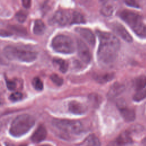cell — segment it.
<instances>
[{"label":"cell","instance_id":"22","mask_svg":"<svg viewBox=\"0 0 146 146\" xmlns=\"http://www.w3.org/2000/svg\"><path fill=\"white\" fill-rule=\"evenodd\" d=\"M95 78L99 83H105L111 80L113 78V75L112 74H107L99 76L98 75Z\"/></svg>","mask_w":146,"mask_h":146},{"label":"cell","instance_id":"15","mask_svg":"<svg viewBox=\"0 0 146 146\" xmlns=\"http://www.w3.org/2000/svg\"><path fill=\"white\" fill-rule=\"evenodd\" d=\"M124 86L123 85L116 83L111 86L109 90L108 96L111 98H113L120 94L124 91Z\"/></svg>","mask_w":146,"mask_h":146},{"label":"cell","instance_id":"9","mask_svg":"<svg viewBox=\"0 0 146 146\" xmlns=\"http://www.w3.org/2000/svg\"><path fill=\"white\" fill-rule=\"evenodd\" d=\"M132 141L129 135L127 132L120 134L115 140L111 141L107 146H125Z\"/></svg>","mask_w":146,"mask_h":146},{"label":"cell","instance_id":"19","mask_svg":"<svg viewBox=\"0 0 146 146\" xmlns=\"http://www.w3.org/2000/svg\"><path fill=\"white\" fill-rule=\"evenodd\" d=\"M54 63L58 66L59 70L63 73H65L68 69L67 63L62 59H54Z\"/></svg>","mask_w":146,"mask_h":146},{"label":"cell","instance_id":"32","mask_svg":"<svg viewBox=\"0 0 146 146\" xmlns=\"http://www.w3.org/2000/svg\"><path fill=\"white\" fill-rule=\"evenodd\" d=\"M12 35L11 33H10L9 32L3 31V30H0V35L2 36H9Z\"/></svg>","mask_w":146,"mask_h":146},{"label":"cell","instance_id":"14","mask_svg":"<svg viewBox=\"0 0 146 146\" xmlns=\"http://www.w3.org/2000/svg\"><path fill=\"white\" fill-rule=\"evenodd\" d=\"M119 110L123 119L127 121H132L135 119V111L125 106L120 104L119 106Z\"/></svg>","mask_w":146,"mask_h":146},{"label":"cell","instance_id":"35","mask_svg":"<svg viewBox=\"0 0 146 146\" xmlns=\"http://www.w3.org/2000/svg\"><path fill=\"white\" fill-rule=\"evenodd\" d=\"M1 123H0V129H1Z\"/></svg>","mask_w":146,"mask_h":146},{"label":"cell","instance_id":"8","mask_svg":"<svg viewBox=\"0 0 146 146\" xmlns=\"http://www.w3.org/2000/svg\"><path fill=\"white\" fill-rule=\"evenodd\" d=\"M77 48L78 55L80 59L86 63H89L91 60V55L86 44L82 40H78Z\"/></svg>","mask_w":146,"mask_h":146},{"label":"cell","instance_id":"12","mask_svg":"<svg viewBox=\"0 0 146 146\" xmlns=\"http://www.w3.org/2000/svg\"><path fill=\"white\" fill-rule=\"evenodd\" d=\"M113 29L115 33L124 40L128 42H131L132 41V36L121 25L118 23H115L113 26Z\"/></svg>","mask_w":146,"mask_h":146},{"label":"cell","instance_id":"36","mask_svg":"<svg viewBox=\"0 0 146 146\" xmlns=\"http://www.w3.org/2000/svg\"><path fill=\"white\" fill-rule=\"evenodd\" d=\"M0 146H1V145H0Z\"/></svg>","mask_w":146,"mask_h":146},{"label":"cell","instance_id":"21","mask_svg":"<svg viewBox=\"0 0 146 146\" xmlns=\"http://www.w3.org/2000/svg\"><path fill=\"white\" fill-rule=\"evenodd\" d=\"M32 84L34 88L37 91H42L43 88V82L38 77H35L33 79Z\"/></svg>","mask_w":146,"mask_h":146},{"label":"cell","instance_id":"5","mask_svg":"<svg viewBox=\"0 0 146 146\" xmlns=\"http://www.w3.org/2000/svg\"><path fill=\"white\" fill-rule=\"evenodd\" d=\"M52 124L56 129L68 134L78 135L83 130V126L79 121L67 119H54Z\"/></svg>","mask_w":146,"mask_h":146},{"label":"cell","instance_id":"2","mask_svg":"<svg viewBox=\"0 0 146 146\" xmlns=\"http://www.w3.org/2000/svg\"><path fill=\"white\" fill-rule=\"evenodd\" d=\"M34 118L29 114H22L17 116L12 121L9 132L14 137H20L27 132L34 125Z\"/></svg>","mask_w":146,"mask_h":146},{"label":"cell","instance_id":"33","mask_svg":"<svg viewBox=\"0 0 146 146\" xmlns=\"http://www.w3.org/2000/svg\"><path fill=\"white\" fill-rule=\"evenodd\" d=\"M41 146H51V145H49V144H44V145H42Z\"/></svg>","mask_w":146,"mask_h":146},{"label":"cell","instance_id":"17","mask_svg":"<svg viewBox=\"0 0 146 146\" xmlns=\"http://www.w3.org/2000/svg\"><path fill=\"white\" fill-rule=\"evenodd\" d=\"M133 84L135 89L138 91L143 90L146 86V76L142 75L137 77L135 79Z\"/></svg>","mask_w":146,"mask_h":146},{"label":"cell","instance_id":"29","mask_svg":"<svg viewBox=\"0 0 146 146\" xmlns=\"http://www.w3.org/2000/svg\"><path fill=\"white\" fill-rule=\"evenodd\" d=\"M11 29L13 30V31L14 30L15 31H16L17 33H21V34H24V33H26V30L25 29L23 28V27L22 26H13L12 27H11Z\"/></svg>","mask_w":146,"mask_h":146},{"label":"cell","instance_id":"34","mask_svg":"<svg viewBox=\"0 0 146 146\" xmlns=\"http://www.w3.org/2000/svg\"><path fill=\"white\" fill-rule=\"evenodd\" d=\"M20 146H26V145H21Z\"/></svg>","mask_w":146,"mask_h":146},{"label":"cell","instance_id":"30","mask_svg":"<svg viewBox=\"0 0 146 146\" xmlns=\"http://www.w3.org/2000/svg\"><path fill=\"white\" fill-rule=\"evenodd\" d=\"M125 3L131 7H139V5L138 3H137L136 2L133 1H125Z\"/></svg>","mask_w":146,"mask_h":146},{"label":"cell","instance_id":"31","mask_svg":"<svg viewBox=\"0 0 146 146\" xmlns=\"http://www.w3.org/2000/svg\"><path fill=\"white\" fill-rule=\"evenodd\" d=\"M22 5L24 7L28 9L31 6V1H29V0H24V1H22Z\"/></svg>","mask_w":146,"mask_h":146},{"label":"cell","instance_id":"20","mask_svg":"<svg viewBox=\"0 0 146 146\" xmlns=\"http://www.w3.org/2000/svg\"><path fill=\"white\" fill-rule=\"evenodd\" d=\"M85 22V19L84 17L83 16L82 14L80 13L76 12V11H74L73 12V19H72V24L74 23H84Z\"/></svg>","mask_w":146,"mask_h":146},{"label":"cell","instance_id":"3","mask_svg":"<svg viewBox=\"0 0 146 146\" xmlns=\"http://www.w3.org/2000/svg\"><path fill=\"white\" fill-rule=\"evenodd\" d=\"M119 15L138 36L146 38V25L139 14L131 11L123 10Z\"/></svg>","mask_w":146,"mask_h":146},{"label":"cell","instance_id":"11","mask_svg":"<svg viewBox=\"0 0 146 146\" xmlns=\"http://www.w3.org/2000/svg\"><path fill=\"white\" fill-rule=\"evenodd\" d=\"M69 111L74 114L82 115L87 110V107L83 104L77 101H71L68 104Z\"/></svg>","mask_w":146,"mask_h":146},{"label":"cell","instance_id":"27","mask_svg":"<svg viewBox=\"0 0 146 146\" xmlns=\"http://www.w3.org/2000/svg\"><path fill=\"white\" fill-rule=\"evenodd\" d=\"M23 98V95L20 92H15L12 93L10 96L9 99L12 102H17L21 100Z\"/></svg>","mask_w":146,"mask_h":146},{"label":"cell","instance_id":"28","mask_svg":"<svg viewBox=\"0 0 146 146\" xmlns=\"http://www.w3.org/2000/svg\"><path fill=\"white\" fill-rule=\"evenodd\" d=\"M6 86H7V88L9 90L13 91L16 88L17 84L14 80H6Z\"/></svg>","mask_w":146,"mask_h":146},{"label":"cell","instance_id":"23","mask_svg":"<svg viewBox=\"0 0 146 146\" xmlns=\"http://www.w3.org/2000/svg\"><path fill=\"white\" fill-rule=\"evenodd\" d=\"M113 8L110 5H104L101 9V13L105 16H110L113 13Z\"/></svg>","mask_w":146,"mask_h":146},{"label":"cell","instance_id":"16","mask_svg":"<svg viewBox=\"0 0 146 146\" xmlns=\"http://www.w3.org/2000/svg\"><path fill=\"white\" fill-rule=\"evenodd\" d=\"M46 30V26L44 22L40 19H37L35 21L34 27H33V33L38 35L43 34Z\"/></svg>","mask_w":146,"mask_h":146},{"label":"cell","instance_id":"24","mask_svg":"<svg viewBox=\"0 0 146 146\" xmlns=\"http://www.w3.org/2000/svg\"><path fill=\"white\" fill-rule=\"evenodd\" d=\"M50 79L54 84H55L58 86H61L63 83V79L61 77H60L59 75L55 74H52L50 76Z\"/></svg>","mask_w":146,"mask_h":146},{"label":"cell","instance_id":"10","mask_svg":"<svg viewBox=\"0 0 146 146\" xmlns=\"http://www.w3.org/2000/svg\"><path fill=\"white\" fill-rule=\"evenodd\" d=\"M77 33H78L90 45L93 46L95 42V38L92 32L88 29L78 27L75 29Z\"/></svg>","mask_w":146,"mask_h":146},{"label":"cell","instance_id":"4","mask_svg":"<svg viewBox=\"0 0 146 146\" xmlns=\"http://www.w3.org/2000/svg\"><path fill=\"white\" fill-rule=\"evenodd\" d=\"M5 56L11 60H18L23 62H32L37 57V53L31 50L21 49L17 47L8 46L5 47Z\"/></svg>","mask_w":146,"mask_h":146},{"label":"cell","instance_id":"7","mask_svg":"<svg viewBox=\"0 0 146 146\" xmlns=\"http://www.w3.org/2000/svg\"><path fill=\"white\" fill-rule=\"evenodd\" d=\"M73 12L63 10H58L53 15L51 19L52 22L59 26L72 24Z\"/></svg>","mask_w":146,"mask_h":146},{"label":"cell","instance_id":"25","mask_svg":"<svg viewBox=\"0 0 146 146\" xmlns=\"http://www.w3.org/2000/svg\"><path fill=\"white\" fill-rule=\"evenodd\" d=\"M146 98V88L138 91L133 96L135 101H140Z\"/></svg>","mask_w":146,"mask_h":146},{"label":"cell","instance_id":"18","mask_svg":"<svg viewBox=\"0 0 146 146\" xmlns=\"http://www.w3.org/2000/svg\"><path fill=\"white\" fill-rule=\"evenodd\" d=\"M100 142L99 139L94 135L88 136L84 141V146H100Z\"/></svg>","mask_w":146,"mask_h":146},{"label":"cell","instance_id":"1","mask_svg":"<svg viewBox=\"0 0 146 146\" xmlns=\"http://www.w3.org/2000/svg\"><path fill=\"white\" fill-rule=\"evenodd\" d=\"M100 43L98 50V59L103 64H110L116 58L119 48V39L110 33L96 31Z\"/></svg>","mask_w":146,"mask_h":146},{"label":"cell","instance_id":"26","mask_svg":"<svg viewBox=\"0 0 146 146\" xmlns=\"http://www.w3.org/2000/svg\"><path fill=\"white\" fill-rule=\"evenodd\" d=\"M27 15V13L25 11L21 10L16 14L15 17L18 22H19L21 23H23L26 19Z\"/></svg>","mask_w":146,"mask_h":146},{"label":"cell","instance_id":"6","mask_svg":"<svg viewBox=\"0 0 146 146\" xmlns=\"http://www.w3.org/2000/svg\"><path fill=\"white\" fill-rule=\"evenodd\" d=\"M53 49L63 54H71L75 50V44L69 36L60 34L55 36L51 42Z\"/></svg>","mask_w":146,"mask_h":146},{"label":"cell","instance_id":"13","mask_svg":"<svg viewBox=\"0 0 146 146\" xmlns=\"http://www.w3.org/2000/svg\"><path fill=\"white\" fill-rule=\"evenodd\" d=\"M47 136L46 128L42 125H39L31 136V140L34 143H39L45 139Z\"/></svg>","mask_w":146,"mask_h":146}]
</instances>
